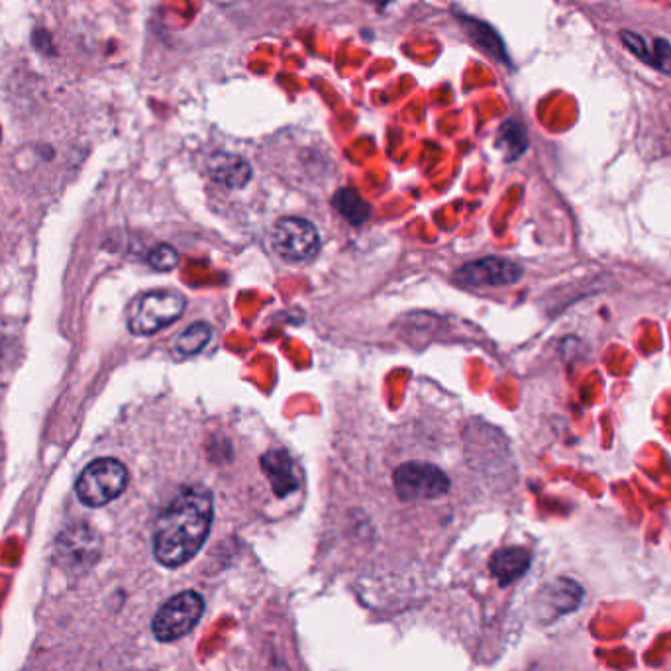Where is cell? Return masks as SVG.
Segmentation results:
<instances>
[{"label": "cell", "mask_w": 671, "mask_h": 671, "mask_svg": "<svg viewBox=\"0 0 671 671\" xmlns=\"http://www.w3.org/2000/svg\"><path fill=\"white\" fill-rule=\"evenodd\" d=\"M212 517L214 503L207 489H183L155 520V560L165 568H179L193 560L207 542Z\"/></svg>", "instance_id": "1"}, {"label": "cell", "mask_w": 671, "mask_h": 671, "mask_svg": "<svg viewBox=\"0 0 671 671\" xmlns=\"http://www.w3.org/2000/svg\"><path fill=\"white\" fill-rule=\"evenodd\" d=\"M128 487V469L114 458H101L87 465L77 483L75 493L85 507H104L118 499Z\"/></svg>", "instance_id": "2"}, {"label": "cell", "mask_w": 671, "mask_h": 671, "mask_svg": "<svg viewBox=\"0 0 671 671\" xmlns=\"http://www.w3.org/2000/svg\"><path fill=\"white\" fill-rule=\"evenodd\" d=\"M185 297L177 291L159 289L138 297L128 314V328L136 336H152L167 328L185 312Z\"/></svg>", "instance_id": "3"}, {"label": "cell", "mask_w": 671, "mask_h": 671, "mask_svg": "<svg viewBox=\"0 0 671 671\" xmlns=\"http://www.w3.org/2000/svg\"><path fill=\"white\" fill-rule=\"evenodd\" d=\"M205 613V601L197 591H183L161 605L154 617V634L159 642H175L189 634Z\"/></svg>", "instance_id": "4"}, {"label": "cell", "mask_w": 671, "mask_h": 671, "mask_svg": "<svg viewBox=\"0 0 671 671\" xmlns=\"http://www.w3.org/2000/svg\"><path fill=\"white\" fill-rule=\"evenodd\" d=\"M393 485L403 501H428L444 497L450 491L448 475L432 464L407 462L393 473Z\"/></svg>", "instance_id": "5"}, {"label": "cell", "mask_w": 671, "mask_h": 671, "mask_svg": "<svg viewBox=\"0 0 671 671\" xmlns=\"http://www.w3.org/2000/svg\"><path fill=\"white\" fill-rule=\"evenodd\" d=\"M271 248L287 261H307L320 250V236L314 224L305 218L287 216L275 222L271 230Z\"/></svg>", "instance_id": "6"}, {"label": "cell", "mask_w": 671, "mask_h": 671, "mask_svg": "<svg viewBox=\"0 0 671 671\" xmlns=\"http://www.w3.org/2000/svg\"><path fill=\"white\" fill-rule=\"evenodd\" d=\"M522 277V267L505 258H483L464 265L456 279L465 287H503Z\"/></svg>", "instance_id": "7"}, {"label": "cell", "mask_w": 671, "mask_h": 671, "mask_svg": "<svg viewBox=\"0 0 671 671\" xmlns=\"http://www.w3.org/2000/svg\"><path fill=\"white\" fill-rule=\"evenodd\" d=\"M261 469L269 479V485L277 497H287L301 487L295 462L285 450H269L261 458Z\"/></svg>", "instance_id": "8"}, {"label": "cell", "mask_w": 671, "mask_h": 671, "mask_svg": "<svg viewBox=\"0 0 671 671\" xmlns=\"http://www.w3.org/2000/svg\"><path fill=\"white\" fill-rule=\"evenodd\" d=\"M210 177L230 189H242L252 179V167L246 159L232 154L212 155L208 163Z\"/></svg>", "instance_id": "9"}, {"label": "cell", "mask_w": 671, "mask_h": 671, "mask_svg": "<svg viewBox=\"0 0 671 671\" xmlns=\"http://www.w3.org/2000/svg\"><path fill=\"white\" fill-rule=\"evenodd\" d=\"M530 566V552L524 548H503L491 558V573L501 581V585H509L526 573Z\"/></svg>", "instance_id": "10"}, {"label": "cell", "mask_w": 671, "mask_h": 671, "mask_svg": "<svg viewBox=\"0 0 671 671\" xmlns=\"http://www.w3.org/2000/svg\"><path fill=\"white\" fill-rule=\"evenodd\" d=\"M59 548L65 556H71L73 560H93L99 554V538L89 526H75L67 530L63 538H59Z\"/></svg>", "instance_id": "11"}, {"label": "cell", "mask_w": 671, "mask_h": 671, "mask_svg": "<svg viewBox=\"0 0 671 671\" xmlns=\"http://www.w3.org/2000/svg\"><path fill=\"white\" fill-rule=\"evenodd\" d=\"M212 338V328L207 322L191 324L175 342V352L179 356H195L199 354Z\"/></svg>", "instance_id": "12"}, {"label": "cell", "mask_w": 671, "mask_h": 671, "mask_svg": "<svg viewBox=\"0 0 671 671\" xmlns=\"http://www.w3.org/2000/svg\"><path fill=\"white\" fill-rule=\"evenodd\" d=\"M334 205L352 224H363L369 218V205L352 189H342L334 197Z\"/></svg>", "instance_id": "13"}, {"label": "cell", "mask_w": 671, "mask_h": 671, "mask_svg": "<svg viewBox=\"0 0 671 671\" xmlns=\"http://www.w3.org/2000/svg\"><path fill=\"white\" fill-rule=\"evenodd\" d=\"M467 32L473 36V42L483 48L485 52L495 55V57H503L505 59V52H503V42L497 38V34L489 28L483 26L479 22H471V28H467Z\"/></svg>", "instance_id": "14"}, {"label": "cell", "mask_w": 671, "mask_h": 671, "mask_svg": "<svg viewBox=\"0 0 671 671\" xmlns=\"http://www.w3.org/2000/svg\"><path fill=\"white\" fill-rule=\"evenodd\" d=\"M499 144L509 150L511 159L518 157V155L526 150V132H524V128L518 122H513V120L505 122V126L501 128V134H499Z\"/></svg>", "instance_id": "15"}, {"label": "cell", "mask_w": 671, "mask_h": 671, "mask_svg": "<svg viewBox=\"0 0 671 671\" xmlns=\"http://www.w3.org/2000/svg\"><path fill=\"white\" fill-rule=\"evenodd\" d=\"M148 261L150 265L157 269V271H171L173 267H177L179 263V254L167 246V244H159L157 248H154L148 256Z\"/></svg>", "instance_id": "16"}, {"label": "cell", "mask_w": 671, "mask_h": 671, "mask_svg": "<svg viewBox=\"0 0 671 671\" xmlns=\"http://www.w3.org/2000/svg\"><path fill=\"white\" fill-rule=\"evenodd\" d=\"M650 65H654L656 69H660L662 73L666 75H671V46L666 42V40H656L654 44V50L650 52V57L648 61Z\"/></svg>", "instance_id": "17"}, {"label": "cell", "mask_w": 671, "mask_h": 671, "mask_svg": "<svg viewBox=\"0 0 671 671\" xmlns=\"http://www.w3.org/2000/svg\"><path fill=\"white\" fill-rule=\"evenodd\" d=\"M0 138H2V130H0Z\"/></svg>", "instance_id": "18"}]
</instances>
